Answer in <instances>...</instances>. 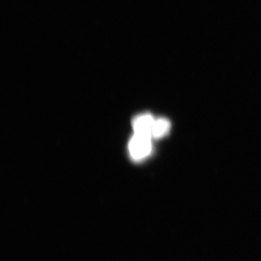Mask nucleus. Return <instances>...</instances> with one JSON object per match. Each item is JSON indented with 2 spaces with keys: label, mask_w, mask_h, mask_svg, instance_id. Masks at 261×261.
Segmentation results:
<instances>
[{
  "label": "nucleus",
  "mask_w": 261,
  "mask_h": 261,
  "mask_svg": "<svg viewBox=\"0 0 261 261\" xmlns=\"http://www.w3.org/2000/svg\"><path fill=\"white\" fill-rule=\"evenodd\" d=\"M152 137L135 134L130 139L128 149L134 161H140L148 157L152 150Z\"/></svg>",
  "instance_id": "f257e3e1"
},
{
  "label": "nucleus",
  "mask_w": 261,
  "mask_h": 261,
  "mask_svg": "<svg viewBox=\"0 0 261 261\" xmlns=\"http://www.w3.org/2000/svg\"><path fill=\"white\" fill-rule=\"evenodd\" d=\"M154 121L155 119L149 113H144L135 117L132 121L135 134L152 137V130Z\"/></svg>",
  "instance_id": "f03ea898"
},
{
  "label": "nucleus",
  "mask_w": 261,
  "mask_h": 261,
  "mask_svg": "<svg viewBox=\"0 0 261 261\" xmlns=\"http://www.w3.org/2000/svg\"><path fill=\"white\" fill-rule=\"evenodd\" d=\"M171 123L167 118H160L154 121L152 130V137L154 139H161L166 137L171 129Z\"/></svg>",
  "instance_id": "7ed1b4c3"
}]
</instances>
